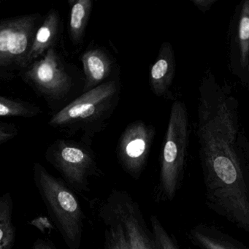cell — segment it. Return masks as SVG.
I'll use <instances>...</instances> for the list:
<instances>
[{"label": "cell", "mask_w": 249, "mask_h": 249, "mask_svg": "<svg viewBox=\"0 0 249 249\" xmlns=\"http://www.w3.org/2000/svg\"><path fill=\"white\" fill-rule=\"evenodd\" d=\"M32 249H58L52 242L45 239L37 238L33 243Z\"/></svg>", "instance_id": "ffe728a7"}, {"label": "cell", "mask_w": 249, "mask_h": 249, "mask_svg": "<svg viewBox=\"0 0 249 249\" xmlns=\"http://www.w3.org/2000/svg\"><path fill=\"white\" fill-rule=\"evenodd\" d=\"M40 113H42L41 108L36 105L4 96L0 97L1 117L33 118Z\"/></svg>", "instance_id": "9a60e30c"}, {"label": "cell", "mask_w": 249, "mask_h": 249, "mask_svg": "<svg viewBox=\"0 0 249 249\" xmlns=\"http://www.w3.org/2000/svg\"><path fill=\"white\" fill-rule=\"evenodd\" d=\"M71 5L70 16L69 34L72 43L80 44L84 40L86 28L88 24L93 7L91 0L69 1Z\"/></svg>", "instance_id": "4fadbf2b"}, {"label": "cell", "mask_w": 249, "mask_h": 249, "mask_svg": "<svg viewBox=\"0 0 249 249\" xmlns=\"http://www.w3.org/2000/svg\"><path fill=\"white\" fill-rule=\"evenodd\" d=\"M192 2L199 11L205 13L209 11L213 5L217 2V0H192Z\"/></svg>", "instance_id": "d6986e66"}, {"label": "cell", "mask_w": 249, "mask_h": 249, "mask_svg": "<svg viewBox=\"0 0 249 249\" xmlns=\"http://www.w3.org/2000/svg\"><path fill=\"white\" fill-rule=\"evenodd\" d=\"M40 14L3 18L0 22V76L8 81L28 66L36 33L43 21Z\"/></svg>", "instance_id": "8992f818"}, {"label": "cell", "mask_w": 249, "mask_h": 249, "mask_svg": "<svg viewBox=\"0 0 249 249\" xmlns=\"http://www.w3.org/2000/svg\"><path fill=\"white\" fill-rule=\"evenodd\" d=\"M189 134L186 106L182 102H174L170 110L160 165V190L169 200L174 199L178 190L184 169Z\"/></svg>", "instance_id": "277c9868"}, {"label": "cell", "mask_w": 249, "mask_h": 249, "mask_svg": "<svg viewBox=\"0 0 249 249\" xmlns=\"http://www.w3.org/2000/svg\"><path fill=\"white\" fill-rule=\"evenodd\" d=\"M33 173L37 192L68 249H81L87 216L73 190L40 163L33 164Z\"/></svg>", "instance_id": "3957f363"}, {"label": "cell", "mask_w": 249, "mask_h": 249, "mask_svg": "<svg viewBox=\"0 0 249 249\" xmlns=\"http://www.w3.org/2000/svg\"><path fill=\"white\" fill-rule=\"evenodd\" d=\"M155 136V129L142 121L128 125L118 142L116 154L123 170L135 180L142 175Z\"/></svg>", "instance_id": "ba28073f"}, {"label": "cell", "mask_w": 249, "mask_h": 249, "mask_svg": "<svg viewBox=\"0 0 249 249\" xmlns=\"http://www.w3.org/2000/svg\"><path fill=\"white\" fill-rule=\"evenodd\" d=\"M176 73V57L173 46L164 42L160 47L157 60L150 71L151 90L157 97L166 94L173 84Z\"/></svg>", "instance_id": "30bf717a"}, {"label": "cell", "mask_w": 249, "mask_h": 249, "mask_svg": "<svg viewBox=\"0 0 249 249\" xmlns=\"http://www.w3.org/2000/svg\"><path fill=\"white\" fill-rule=\"evenodd\" d=\"M46 161L60 174L74 192H90V179L104 176L94 151L84 142L59 139L51 144L45 154Z\"/></svg>", "instance_id": "5b68a950"}, {"label": "cell", "mask_w": 249, "mask_h": 249, "mask_svg": "<svg viewBox=\"0 0 249 249\" xmlns=\"http://www.w3.org/2000/svg\"><path fill=\"white\" fill-rule=\"evenodd\" d=\"M62 31L60 15L56 10L52 8L43 18L40 24L28 59V68L33 62L44 56L45 53L55 47Z\"/></svg>", "instance_id": "8fae6325"}, {"label": "cell", "mask_w": 249, "mask_h": 249, "mask_svg": "<svg viewBox=\"0 0 249 249\" xmlns=\"http://www.w3.org/2000/svg\"><path fill=\"white\" fill-rule=\"evenodd\" d=\"M102 234V249H160L139 203L123 189H113L89 201Z\"/></svg>", "instance_id": "6da1fadb"}, {"label": "cell", "mask_w": 249, "mask_h": 249, "mask_svg": "<svg viewBox=\"0 0 249 249\" xmlns=\"http://www.w3.org/2000/svg\"><path fill=\"white\" fill-rule=\"evenodd\" d=\"M149 221L151 231L160 249H180L176 239L166 230L157 215H151Z\"/></svg>", "instance_id": "e0dca14e"}, {"label": "cell", "mask_w": 249, "mask_h": 249, "mask_svg": "<svg viewBox=\"0 0 249 249\" xmlns=\"http://www.w3.org/2000/svg\"><path fill=\"white\" fill-rule=\"evenodd\" d=\"M13 211L12 196L10 192H6L0 197V249H12L15 244Z\"/></svg>", "instance_id": "5bb4252c"}, {"label": "cell", "mask_w": 249, "mask_h": 249, "mask_svg": "<svg viewBox=\"0 0 249 249\" xmlns=\"http://www.w3.org/2000/svg\"><path fill=\"white\" fill-rule=\"evenodd\" d=\"M237 44L240 52V62L243 67L246 66L249 59V0L243 3L240 17L237 35Z\"/></svg>", "instance_id": "2e32d148"}, {"label": "cell", "mask_w": 249, "mask_h": 249, "mask_svg": "<svg viewBox=\"0 0 249 249\" xmlns=\"http://www.w3.org/2000/svg\"><path fill=\"white\" fill-rule=\"evenodd\" d=\"M119 94V81H106L56 112L49 125L68 136L79 135L81 142L91 146L94 135L106 129L117 106Z\"/></svg>", "instance_id": "7a4b0ae2"}, {"label": "cell", "mask_w": 249, "mask_h": 249, "mask_svg": "<svg viewBox=\"0 0 249 249\" xmlns=\"http://www.w3.org/2000/svg\"><path fill=\"white\" fill-rule=\"evenodd\" d=\"M81 62L84 73L83 93L107 81L111 74L113 61L111 56L104 49L100 47L87 49L81 56Z\"/></svg>", "instance_id": "9c48e42d"}, {"label": "cell", "mask_w": 249, "mask_h": 249, "mask_svg": "<svg viewBox=\"0 0 249 249\" xmlns=\"http://www.w3.org/2000/svg\"><path fill=\"white\" fill-rule=\"evenodd\" d=\"M19 75L49 103L67 100L76 85L72 69L55 47L49 49Z\"/></svg>", "instance_id": "52a82bcc"}, {"label": "cell", "mask_w": 249, "mask_h": 249, "mask_svg": "<svg viewBox=\"0 0 249 249\" xmlns=\"http://www.w3.org/2000/svg\"><path fill=\"white\" fill-rule=\"evenodd\" d=\"M18 133V128L14 124L0 122V145L11 141Z\"/></svg>", "instance_id": "ac0fdd59"}, {"label": "cell", "mask_w": 249, "mask_h": 249, "mask_svg": "<svg viewBox=\"0 0 249 249\" xmlns=\"http://www.w3.org/2000/svg\"><path fill=\"white\" fill-rule=\"evenodd\" d=\"M189 238L200 249H249L231 236L206 224L192 227L189 231Z\"/></svg>", "instance_id": "7c38bea8"}]
</instances>
